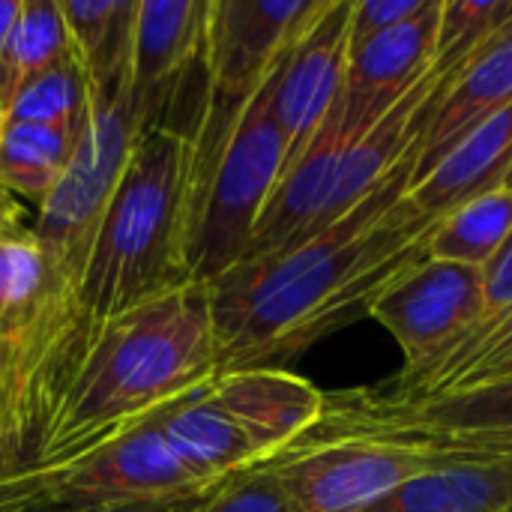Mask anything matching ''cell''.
I'll list each match as a JSON object with an SVG mask.
<instances>
[{
  "mask_svg": "<svg viewBox=\"0 0 512 512\" xmlns=\"http://www.w3.org/2000/svg\"><path fill=\"white\" fill-rule=\"evenodd\" d=\"M75 138L39 123L6 120L0 138V189L42 204L60 183Z\"/></svg>",
  "mask_w": 512,
  "mask_h": 512,
  "instance_id": "cell-22",
  "label": "cell"
},
{
  "mask_svg": "<svg viewBox=\"0 0 512 512\" xmlns=\"http://www.w3.org/2000/svg\"><path fill=\"white\" fill-rule=\"evenodd\" d=\"M441 462V453L423 447L333 441L303 432L264 465L285 486L294 512H363Z\"/></svg>",
  "mask_w": 512,
  "mask_h": 512,
  "instance_id": "cell-8",
  "label": "cell"
},
{
  "mask_svg": "<svg viewBox=\"0 0 512 512\" xmlns=\"http://www.w3.org/2000/svg\"><path fill=\"white\" fill-rule=\"evenodd\" d=\"M192 512H294V507L279 477L261 462L210 489Z\"/></svg>",
  "mask_w": 512,
  "mask_h": 512,
  "instance_id": "cell-25",
  "label": "cell"
},
{
  "mask_svg": "<svg viewBox=\"0 0 512 512\" xmlns=\"http://www.w3.org/2000/svg\"><path fill=\"white\" fill-rule=\"evenodd\" d=\"M507 105H512V42H504L474 60L447 90L429 126L423 129L420 159L411 183L426 177L474 126L504 111Z\"/></svg>",
  "mask_w": 512,
  "mask_h": 512,
  "instance_id": "cell-19",
  "label": "cell"
},
{
  "mask_svg": "<svg viewBox=\"0 0 512 512\" xmlns=\"http://www.w3.org/2000/svg\"><path fill=\"white\" fill-rule=\"evenodd\" d=\"M504 381H512V309L477 324L432 369L411 378L399 375L384 387H369V393L384 402H426Z\"/></svg>",
  "mask_w": 512,
  "mask_h": 512,
  "instance_id": "cell-18",
  "label": "cell"
},
{
  "mask_svg": "<svg viewBox=\"0 0 512 512\" xmlns=\"http://www.w3.org/2000/svg\"><path fill=\"white\" fill-rule=\"evenodd\" d=\"M69 54L60 0H24L0 51V105L9 111L12 99L30 81L60 66Z\"/></svg>",
  "mask_w": 512,
  "mask_h": 512,
  "instance_id": "cell-20",
  "label": "cell"
},
{
  "mask_svg": "<svg viewBox=\"0 0 512 512\" xmlns=\"http://www.w3.org/2000/svg\"><path fill=\"white\" fill-rule=\"evenodd\" d=\"M285 57L273 66L267 81L240 114L210 180L189 243V276L198 285L216 282L243 261L252 231L282 180L285 138L273 114V93Z\"/></svg>",
  "mask_w": 512,
  "mask_h": 512,
  "instance_id": "cell-6",
  "label": "cell"
},
{
  "mask_svg": "<svg viewBox=\"0 0 512 512\" xmlns=\"http://www.w3.org/2000/svg\"><path fill=\"white\" fill-rule=\"evenodd\" d=\"M369 318L402 348L405 366L399 375H420L486 321L483 270L426 258L375 300Z\"/></svg>",
  "mask_w": 512,
  "mask_h": 512,
  "instance_id": "cell-10",
  "label": "cell"
},
{
  "mask_svg": "<svg viewBox=\"0 0 512 512\" xmlns=\"http://www.w3.org/2000/svg\"><path fill=\"white\" fill-rule=\"evenodd\" d=\"M363 512H512V462L450 456Z\"/></svg>",
  "mask_w": 512,
  "mask_h": 512,
  "instance_id": "cell-17",
  "label": "cell"
},
{
  "mask_svg": "<svg viewBox=\"0 0 512 512\" xmlns=\"http://www.w3.org/2000/svg\"><path fill=\"white\" fill-rule=\"evenodd\" d=\"M210 87V0H138L132 15L126 108L135 138L174 132L189 147Z\"/></svg>",
  "mask_w": 512,
  "mask_h": 512,
  "instance_id": "cell-5",
  "label": "cell"
},
{
  "mask_svg": "<svg viewBox=\"0 0 512 512\" xmlns=\"http://www.w3.org/2000/svg\"><path fill=\"white\" fill-rule=\"evenodd\" d=\"M216 375L219 342L210 291L189 282L99 333L36 462H69L204 390Z\"/></svg>",
  "mask_w": 512,
  "mask_h": 512,
  "instance_id": "cell-2",
  "label": "cell"
},
{
  "mask_svg": "<svg viewBox=\"0 0 512 512\" xmlns=\"http://www.w3.org/2000/svg\"><path fill=\"white\" fill-rule=\"evenodd\" d=\"M87 111V78L69 54L60 66L30 81L9 105L6 120L39 123L78 138Z\"/></svg>",
  "mask_w": 512,
  "mask_h": 512,
  "instance_id": "cell-23",
  "label": "cell"
},
{
  "mask_svg": "<svg viewBox=\"0 0 512 512\" xmlns=\"http://www.w3.org/2000/svg\"><path fill=\"white\" fill-rule=\"evenodd\" d=\"M0 222H3V219H0Z\"/></svg>",
  "mask_w": 512,
  "mask_h": 512,
  "instance_id": "cell-34",
  "label": "cell"
},
{
  "mask_svg": "<svg viewBox=\"0 0 512 512\" xmlns=\"http://www.w3.org/2000/svg\"><path fill=\"white\" fill-rule=\"evenodd\" d=\"M216 489V486H213ZM207 492H201V495H192V498H180V501H165V504H147V507H129V510H72V512H192L198 504H201V498H204Z\"/></svg>",
  "mask_w": 512,
  "mask_h": 512,
  "instance_id": "cell-30",
  "label": "cell"
},
{
  "mask_svg": "<svg viewBox=\"0 0 512 512\" xmlns=\"http://www.w3.org/2000/svg\"><path fill=\"white\" fill-rule=\"evenodd\" d=\"M330 0H210V87L189 165V243L228 138L273 66Z\"/></svg>",
  "mask_w": 512,
  "mask_h": 512,
  "instance_id": "cell-4",
  "label": "cell"
},
{
  "mask_svg": "<svg viewBox=\"0 0 512 512\" xmlns=\"http://www.w3.org/2000/svg\"><path fill=\"white\" fill-rule=\"evenodd\" d=\"M510 15L512 0H441V27L432 66L462 75L483 57L489 39Z\"/></svg>",
  "mask_w": 512,
  "mask_h": 512,
  "instance_id": "cell-24",
  "label": "cell"
},
{
  "mask_svg": "<svg viewBox=\"0 0 512 512\" xmlns=\"http://www.w3.org/2000/svg\"><path fill=\"white\" fill-rule=\"evenodd\" d=\"M483 288H486V318L512 309V234L507 246L498 252V258L483 270Z\"/></svg>",
  "mask_w": 512,
  "mask_h": 512,
  "instance_id": "cell-28",
  "label": "cell"
},
{
  "mask_svg": "<svg viewBox=\"0 0 512 512\" xmlns=\"http://www.w3.org/2000/svg\"><path fill=\"white\" fill-rule=\"evenodd\" d=\"M510 174L512 105H507L474 126L426 177L414 180L405 192V204L417 216L441 222L465 201L501 189Z\"/></svg>",
  "mask_w": 512,
  "mask_h": 512,
  "instance_id": "cell-15",
  "label": "cell"
},
{
  "mask_svg": "<svg viewBox=\"0 0 512 512\" xmlns=\"http://www.w3.org/2000/svg\"><path fill=\"white\" fill-rule=\"evenodd\" d=\"M57 465V498L69 510H129L210 492L174 453L162 429L144 423Z\"/></svg>",
  "mask_w": 512,
  "mask_h": 512,
  "instance_id": "cell-9",
  "label": "cell"
},
{
  "mask_svg": "<svg viewBox=\"0 0 512 512\" xmlns=\"http://www.w3.org/2000/svg\"><path fill=\"white\" fill-rule=\"evenodd\" d=\"M57 465L0 462V512H63L57 498Z\"/></svg>",
  "mask_w": 512,
  "mask_h": 512,
  "instance_id": "cell-26",
  "label": "cell"
},
{
  "mask_svg": "<svg viewBox=\"0 0 512 512\" xmlns=\"http://www.w3.org/2000/svg\"><path fill=\"white\" fill-rule=\"evenodd\" d=\"M432 0H351L348 51L420 15Z\"/></svg>",
  "mask_w": 512,
  "mask_h": 512,
  "instance_id": "cell-27",
  "label": "cell"
},
{
  "mask_svg": "<svg viewBox=\"0 0 512 512\" xmlns=\"http://www.w3.org/2000/svg\"><path fill=\"white\" fill-rule=\"evenodd\" d=\"M441 27V0L420 15L348 51L339 111L345 138L366 135L435 63Z\"/></svg>",
  "mask_w": 512,
  "mask_h": 512,
  "instance_id": "cell-12",
  "label": "cell"
},
{
  "mask_svg": "<svg viewBox=\"0 0 512 512\" xmlns=\"http://www.w3.org/2000/svg\"><path fill=\"white\" fill-rule=\"evenodd\" d=\"M504 186H507V189H512V174H510V177H507V183H504Z\"/></svg>",
  "mask_w": 512,
  "mask_h": 512,
  "instance_id": "cell-33",
  "label": "cell"
},
{
  "mask_svg": "<svg viewBox=\"0 0 512 512\" xmlns=\"http://www.w3.org/2000/svg\"><path fill=\"white\" fill-rule=\"evenodd\" d=\"M3 132H6V108L0 105V138H3Z\"/></svg>",
  "mask_w": 512,
  "mask_h": 512,
  "instance_id": "cell-32",
  "label": "cell"
},
{
  "mask_svg": "<svg viewBox=\"0 0 512 512\" xmlns=\"http://www.w3.org/2000/svg\"><path fill=\"white\" fill-rule=\"evenodd\" d=\"M348 21L351 0H330L321 18L294 42L282 63L273 93V114L285 138L282 177L303 159L342 93L348 66Z\"/></svg>",
  "mask_w": 512,
  "mask_h": 512,
  "instance_id": "cell-11",
  "label": "cell"
},
{
  "mask_svg": "<svg viewBox=\"0 0 512 512\" xmlns=\"http://www.w3.org/2000/svg\"><path fill=\"white\" fill-rule=\"evenodd\" d=\"M153 423L183 465L207 486H219L264 462L240 423L210 396V384L156 411Z\"/></svg>",
  "mask_w": 512,
  "mask_h": 512,
  "instance_id": "cell-16",
  "label": "cell"
},
{
  "mask_svg": "<svg viewBox=\"0 0 512 512\" xmlns=\"http://www.w3.org/2000/svg\"><path fill=\"white\" fill-rule=\"evenodd\" d=\"M512 234V189L501 186L447 213L429 243V258L486 270Z\"/></svg>",
  "mask_w": 512,
  "mask_h": 512,
  "instance_id": "cell-21",
  "label": "cell"
},
{
  "mask_svg": "<svg viewBox=\"0 0 512 512\" xmlns=\"http://www.w3.org/2000/svg\"><path fill=\"white\" fill-rule=\"evenodd\" d=\"M189 165L192 150L180 135L135 138L75 291L84 363L108 324L192 282Z\"/></svg>",
  "mask_w": 512,
  "mask_h": 512,
  "instance_id": "cell-3",
  "label": "cell"
},
{
  "mask_svg": "<svg viewBox=\"0 0 512 512\" xmlns=\"http://www.w3.org/2000/svg\"><path fill=\"white\" fill-rule=\"evenodd\" d=\"M432 453H450V456H480V459H510L512 462V438H492V441H462L435 447Z\"/></svg>",
  "mask_w": 512,
  "mask_h": 512,
  "instance_id": "cell-29",
  "label": "cell"
},
{
  "mask_svg": "<svg viewBox=\"0 0 512 512\" xmlns=\"http://www.w3.org/2000/svg\"><path fill=\"white\" fill-rule=\"evenodd\" d=\"M210 396L240 423L261 459L300 438L324 411V393L288 369H237L210 384Z\"/></svg>",
  "mask_w": 512,
  "mask_h": 512,
  "instance_id": "cell-14",
  "label": "cell"
},
{
  "mask_svg": "<svg viewBox=\"0 0 512 512\" xmlns=\"http://www.w3.org/2000/svg\"><path fill=\"white\" fill-rule=\"evenodd\" d=\"M306 435L423 450L512 438V381L426 402H384L369 387L324 393V411Z\"/></svg>",
  "mask_w": 512,
  "mask_h": 512,
  "instance_id": "cell-7",
  "label": "cell"
},
{
  "mask_svg": "<svg viewBox=\"0 0 512 512\" xmlns=\"http://www.w3.org/2000/svg\"><path fill=\"white\" fill-rule=\"evenodd\" d=\"M345 147H351V141L345 138L342 111H339V99H336L333 111L327 114L324 126L312 138L303 159L279 180L276 192L270 195L240 264H255V261L273 258L279 252L309 240L312 234H318V225H321L324 207L330 201L336 168H339Z\"/></svg>",
  "mask_w": 512,
  "mask_h": 512,
  "instance_id": "cell-13",
  "label": "cell"
},
{
  "mask_svg": "<svg viewBox=\"0 0 512 512\" xmlns=\"http://www.w3.org/2000/svg\"><path fill=\"white\" fill-rule=\"evenodd\" d=\"M420 138L387 180L339 222L273 258L237 264L207 285L219 375L282 369L279 363L366 318L402 273L429 258L438 222L417 216L405 204Z\"/></svg>",
  "mask_w": 512,
  "mask_h": 512,
  "instance_id": "cell-1",
  "label": "cell"
},
{
  "mask_svg": "<svg viewBox=\"0 0 512 512\" xmlns=\"http://www.w3.org/2000/svg\"><path fill=\"white\" fill-rule=\"evenodd\" d=\"M21 3L24 0H0V51H3V45H6V39H9V33L15 27V18L21 12Z\"/></svg>",
  "mask_w": 512,
  "mask_h": 512,
  "instance_id": "cell-31",
  "label": "cell"
}]
</instances>
